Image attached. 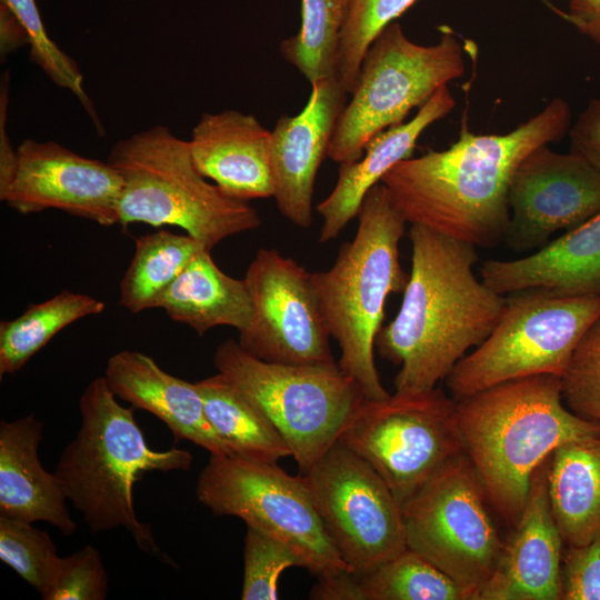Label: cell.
Listing matches in <instances>:
<instances>
[{
	"label": "cell",
	"instance_id": "obj_9",
	"mask_svg": "<svg viewBox=\"0 0 600 600\" xmlns=\"http://www.w3.org/2000/svg\"><path fill=\"white\" fill-rule=\"evenodd\" d=\"M600 317V296L559 297L539 289L509 293L499 321L446 378L454 400L538 374L562 377Z\"/></svg>",
	"mask_w": 600,
	"mask_h": 600
},
{
	"label": "cell",
	"instance_id": "obj_12",
	"mask_svg": "<svg viewBox=\"0 0 600 600\" xmlns=\"http://www.w3.org/2000/svg\"><path fill=\"white\" fill-rule=\"evenodd\" d=\"M456 404L437 387L379 400L363 398L338 440L374 468L402 506L464 452Z\"/></svg>",
	"mask_w": 600,
	"mask_h": 600
},
{
	"label": "cell",
	"instance_id": "obj_32",
	"mask_svg": "<svg viewBox=\"0 0 600 600\" xmlns=\"http://www.w3.org/2000/svg\"><path fill=\"white\" fill-rule=\"evenodd\" d=\"M19 19L29 36L30 59L39 66L58 87L69 90L82 104L96 130L103 134V127L93 102L83 88V74L77 62L62 51L48 36L36 0H0Z\"/></svg>",
	"mask_w": 600,
	"mask_h": 600
},
{
	"label": "cell",
	"instance_id": "obj_15",
	"mask_svg": "<svg viewBox=\"0 0 600 600\" xmlns=\"http://www.w3.org/2000/svg\"><path fill=\"white\" fill-rule=\"evenodd\" d=\"M504 242L514 252L537 251L559 230H571L600 211V172L574 152L548 144L518 166L509 188Z\"/></svg>",
	"mask_w": 600,
	"mask_h": 600
},
{
	"label": "cell",
	"instance_id": "obj_24",
	"mask_svg": "<svg viewBox=\"0 0 600 600\" xmlns=\"http://www.w3.org/2000/svg\"><path fill=\"white\" fill-rule=\"evenodd\" d=\"M157 308L200 337L220 326L243 331L250 326L253 311L244 279L226 274L206 248L161 296Z\"/></svg>",
	"mask_w": 600,
	"mask_h": 600
},
{
	"label": "cell",
	"instance_id": "obj_10",
	"mask_svg": "<svg viewBox=\"0 0 600 600\" xmlns=\"http://www.w3.org/2000/svg\"><path fill=\"white\" fill-rule=\"evenodd\" d=\"M483 486L464 452L448 461L402 506L407 547L478 600L504 544Z\"/></svg>",
	"mask_w": 600,
	"mask_h": 600
},
{
	"label": "cell",
	"instance_id": "obj_35",
	"mask_svg": "<svg viewBox=\"0 0 600 600\" xmlns=\"http://www.w3.org/2000/svg\"><path fill=\"white\" fill-rule=\"evenodd\" d=\"M291 567H301L297 554L283 543L247 527L243 546L242 600L278 599V580Z\"/></svg>",
	"mask_w": 600,
	"mask_h": 600
},
{
	"label": "cell",
	"instance_id": "obj_40",
	"mask_svg": "<svg viewBox=\"0 0 600 600\" xmlns=\"http://www.w3.org/2000/svg\"><path fill=\"white\" fill-rule=\"evenodd\" d=\"M562 19L600 46V0H569Z\"/></svg>",
	"mask_w": 600,
	"mask_h": 600
},
{
	"label": "cell",
	"instance_id": "obj_11",
	"mask_svg": "<svg viewBox=\"0 0 600 600\" xmlns=\"http://www.w3.org/2000/svg\"><path fill=\"white\" fill-rule=\"evenodd\" d=\"M198 500L218 517L247 527L291 549L302 568L326 576L351 570L339 556L300 476L277 463L211 454L196 486Z\"/></svg>",
	"mask_w": 600,
	"mask_h": 600
},
{
	"label": "cell",
	"instance_id": "obj_2",
	"mask_svg": "<svg viewBox=\"0 0 600 600\" xmlns=\"http://www.w3.org/2000/svg\"><path fill=\"white\" fill-rule=\"evenodd\" d=\"M411 271L400 309L379 331V354L400 366L396 392L428 391L491 333L506 304L474 274L473 244L411 224Z\"/></svg>",
	"mask_w": 600,
	"mask_h": 600
},
{
	"label": "cell",
	"instance_id": "obj_27",
	"mask_svg": "<svg viewBox=\"0 0 600 600\" xmlns=\"http://www.w3.org/2000/svg\"><path fill=\"white\" fill-rule=\"evenodd\" d=\"M204 248L188 233L163 229L137 237L133 257L119 284V304L131 313L157 308L161 296Z\"/></svg>",
	"mask_w": 600,
	"mask_h": 600
},
{
	"label": "cell",
	"instance_id": "obj_1",
	"mask_svg": "<svg viewBox=\"0 0 600 600\" xmlns=\"http://www.w3.org/2000/svg\"><path fill=\"white\" fill-rule=\"evenodd\" d=\"M571 119L569 102L558 97L504 134H474L463 127L448 149L398 162L381 183L407 222L492 248L508 232L518 166L536 148L560 141Z\"/></svg>",
	"mask_w": 600,
	"mask_h": 600
},
{
	"label": "cell",
	"instance_id": "obj_38",
	"mask_svg": "<svg viewBox=\"0 0 600 600\" xmlns=\"http://www.w3.org/2000/svg\"><path fill=\"white\" fill-rule=\"evenodd\" d=\"M570 151L600 172V98L592 99L569 130Z\"/></svg>",
	"mask_w": 600,
	"mask_h": 600
},
{
	"label": "cell",
	"instance_id": "obj_7",
	"mask_svg": "<svg viewBox=\"0 0 600 600\" xmlns=\"http://www.w3.org/2000/svg\"><path fill=\"white\" fill-rule=\"evenodd\" d=\"M464 73L463 47L448 26L436 44L411 41L399 22L372 41L360 66L352 98L333 131L328 158L341 164L359 160L378 133L401 124L434 92Z\"/></svg>",
	"mask_w": 600,
	"mask_h": 600
},
{
	"label": "cell",
	"instance_id": "obj_17",
	"mask_svg": "<svg viewBox=\"0 0 600 600\" xmlns=\"http://www.w3.org/2000/svg\"><path fill=\"white\" fill-rule=\"evenodd\" d=\"M347 94L337 76L319 79L311 83L301 112L280 117L271 131L273 198L280 213L299 228L312 223L316 177L328 157Z\"/></svg>",
	"mask_w": 600,
	"mask_h": 600
},
{
	"label": "cell",
	"instance_id": "obj_39",
	"mask_svg": "<svg viewBox=\"0 0 600 600\" xmlns=\"http://www.w3.org/2000/svg\"><path fill=\"white\" fill-rule=\"evenodd\" d=\"M309 596L314 600H362L360 574L342 570L320 576Z\"/></svg>",
	"mask_w": 600,
	"mask_h": 600
},
{
	"label": "cell",
	"instance_id": "obj_22",
	"mask_svg": "<svg viewBox=\"0 0 600 600\" xmlns=\"http://www.w3.org/2000/svg\"><path fill=\"white\" fill-rule=\"evenodd\" d=\"M43 422L34 413L0 422V516L33 523L46 521L63 536L77 523L70 516L63 488L38 456Z\"/></svg>",
	"mask_w": 600,
	"mask_h": 600
},
{
	"label": "cell",
	"instance_id": "obj_28",
	"mask_svg": "<svg viewBox=\"0 0 600 600\" xmlns=\"http://www.w3.org/2000/svg\"><path fill=\"white\" fill-rule=\"evenodd\" d=\"M106 303L94 297L62 290L52 298L30 303L12 320L0 322V378L14 374L69 324L100 314Z\"/></svg>",
	"mask_w": 600,
	"mask_h": 600
},
{
	"label": "cell",
	"instance_id": "obj_13",
	"mask_svg": "<svg viewBox=\"0 0 600 600\" xmlns=\"http://www.w3.org/2000/svg\"><path fill=\"white\" fill-rule=\"evenodd\" d=\"M341 559L367 573L407 548L401 504L361 456L337 440L301 474Z\"/></svg>",
	"mask_w": 600,
	"mask_h": 600
},
{
	"label": "cell",
	"instance_id": "obj_34",
	"mask_svg": "<svg viewBox=\"0 0 600 600\" xmlns=\"http://www.w3.org/2000/svg\"><path fill=\"white\" fill-rule=\"evenodd\" d=\"M561 394L573 413L600 424V317L577 344L561 377Z\"/></svg>",
	"mask_w": 600,
	"mask_h": 600
},
{
	"label": "cell",
	"instance_id": "obj_3",
	"mask_svg": "<svg viewBox=\"0 0 600 600\" xmlns=\"http://www.w3.org/2000/svg\"><path fill=\"white\" fill-rule=\"evenodd\" d=\"M463 450L493 510L514 524L534 470L561 444L600 433L563 402L561 378L538 374L456 400Z\"/></svg>",
	"mask_w": 600,
	"mask_h": 600
},
{
	"label": "cell",
	"instance_id": "obj_8",
	"mask_svg": "<svg viewBox=\"0 0 600 600\" xmlns=\"http://www.w3.org/2000/svg\"><path fill=\"white\" fill-rule=\"evenodd\" d=\"M213 366L271 420L288 444L301 474L338 440L364 398L337 364L293 366L267 362L227 339Z\"/></svg>",
	"mask_w": 600,
	"mask_h": 600
},
{
	"label": "cell",
	"instance_id": "obj_4",
	"mask_svg": "<svg viewBox=\"0 0 600 600\" xmlns=\"http://www.w3.org/2000/svg\"><path fill=\"white\" fill-rule=\"evenodd\" d=\"M117 399L104 377L86 387L79 399L80 428L61 452L54 473L92 534L123 527L139 549L172 566L150 526L138 519L132 491L147 472L189 471L193 457L179 448L151 449L134 408L122 407Z\"/></svg>",
	"mask_w": 600,
	"mask_h": 600
},
{
	"label": "cell",
	"instance_id": "obj_33",
	"mask_svg": "<svg viewBox=\"0 0 600 600\" xmlns=\"http://www.w3.org/2000/svg\"><path fill=\"white\" fill-rule=\"evenodd\" d=\"M60 558L51 537L30 522L0 516V559L43 596Z\"/></svg>",
	"mask_w": 600,
	"mask_h": 600
},
{
	"label": "cell",
	"instance_id": "obj_25",
	"mask_svg": "<svg viewBox=\"0 0 600 600\" xmlns=\"http://www.w3.org/2000/svg\"><path fill=\"white\" fill-rule=\"evenodd\" d=\"M551 510L566 546L600 536V433L558 447L548 458Z\"/></svg>",
	"mask_w": 600,
	"mask_h": 600
},
{
	"label": "cell",
	"instance_id": "obj_5",
	"mask_svg": "<svg viewBox=\"0 0 600 600\" xmlns=\"http://www.w3.org/2000/svg\"><path fill=\"white\" fill-rule=\"evenodd\" d=\"M352 241L341 246L334 263L311 272L317 299L340 349L338 366L367 399L390 393L374 362V343L391 293H403L409 276L400 262L406 219L383 183L369 190L358 213Z\"/></svg>",
	"mask_w": 600,
	"mask_h": 600
},
{
	"label": "cell",
	"instance_id": "obj_6",
	"mask_svg": "<svg viewBox=\"0 0 600 600\" xmlns=\"http://www.w3.org/2000/svg\"><path fill=\"white\" fill-rule=\"evenodd\" d=\"M107 161L122 177L119 224L176 226L212 250L222 240L261 226L257 210L208 182L189 141L164 126L118 140Z\"/></svg>",
	"mask_w": 600,
	"mask_h": 600
},
{
	"label": "cell",
	"instance_id": "obj_29",
	"mask_svg": "<svg viewBox=\"0 0 600 600\" xmlns=\"http://www.w3.org/2000/svg\"><path fill=\"white\" fill-rule=\"evenodd\" d=\"M349 0H301L299 31L280 42V53L310 82L338 77L340 34Z\"/></svg>",
	"mask_w": 600,
	"mask_h": 600
},
{
	"label": "cell",
	"instance_id": "obj_19",
	"mask_svg": "<svg viewBox=\"0 0 600 600\" xmlns=\"http://www.w3.org/2000/svg\"><path fill=\"white\" fill-rule=\"evenodd\" d=\"M189 148L198 171L227 194L249 201L273 197L271 131L249 113H203Z\"/></svg>",
	"mask_w": 600,
	"mask_h": 600
},
{
	"label": "cell",
	"instance_id": "obj_36",
	"mask_svg": "<svg viewBox=\"0 0 600 600\" xmlns=\"http://www.w3.org/2000/svg\"><path fill=\"white\" fill-rule=\"evenodd\" d=\"M109 579L101 554L91 544L61 557L43 600H103Z\"/></svg>",
	"mask_w": 600,
	"mask_h": 600
},
{
	"label": "cell",
	"instance_id": "obj_31",
	"mask_svg": "<svg viewBox=\"0 0 600 600\" xmlns=\"http://www.w3.org/2000/svg\"><path fill=\"white\" fill-rule=\"evenodd\" d=\"M416 1L349 0L338 52V78L347 93L353 91L363 57L374 38ZM541 1L560 14L561 11L550 0Z\"/></svg>",
	"mask_w": 600,
	"mask_h": 600
},
{
	"label": "cell",
	"instance_id": "obj_41",
	"mask_svg": "<svg viewBox=\"0 0 600 600\" xmlns=\"http://www.w3.org/2000/svg\"><path fill=\"white\" fill-rule=\"evenodd\" d=\"M29 44V36L16 14L0 2V51L6 57L13 50Z\"/></svg>",
	"mask_w": 600,
	"mask_h": 600
},
{
	"label": "cell",
	"instance_id": "obj_37",
	"mask_svg": "<svg viewBox=\"0 0 600 600\" xmlns=\"http://www.w3.org/2000/svg\"><path fill=\"white\" fill-rule=\"evenodd\" d=\"M561 600H600V536L563 550Z\"/></svg>",
	"mask_w": 600,
	"mask_h": 600
},
{
	"label": "cell",
	"instance_id": "obj_14",
	"mask_svg": "<svg viewBox=\"0 0 600 600\" xmlns=\"http://www.w3.org/2000/svg\"><path fill=\"white\" fill-rule=\"evenodd\" d=\"M244 281L252 301L250 326L239 344L267 362L293 366L337 364L330 333L311 272L276 249L258 250Z\"/></svg>",
	"mask_w": 600,
	"mask_h": 600
},
{
	"label": "cell",
	"instance_id": "obj_26",
	"mask_svg": "<svg viewBox=\"0 0 600 600\" xmlns=\"http://www.w3.org/2000/svg\"><path fill=\"white\" fill-rule=\"evenodd\" d=\"M196 384L210 424L234 456L269 463L291 457L288 444L266 413L221 373Z\"/></svg>",
	"mask_w": 600,
	"mask_h": 600
},
{
	"label": "cell",
	"instance_id": "obj_20",
	"mask_svg": "<svg viewBox=\"0 0 600 600\" xmlns=\"http://www.w3.org/2000/svg\"><path fill=\"white\" fill-rule=\"evenodd\" d=\"M104 378L117 398L161 420L177 439L216 456H234L210 424L196 382L173 377L148 354L122 350L112 354Z\"/></svg>",
	"mask_w": 600,
	"mask_h": 600
},
{
	"label": "cell",
	"instance_id": "obj_23",
	"mask_svg": "<svg viewBox=\"0 0 600 600\" xmlns=\"http://www.w3.org/2000/svg\"><path fill=\"white\" fill-rule=\"evenodd\" d=\"M456 106L448 86L439 88L408 122L391 127L371 139L363 156L341 163L337 183L317 211L322 218L319 241L336 239L360 211L364 197L398 162L412 157L420 134Z\"/></svg>",
	"mask_w": 600,
	"mask_h": 600
},
{
	"label": "cell",
	"instance_id": "obj_21",
	"mask_svg": "<svg viewBox=\"0 0 600 600\" xmlns=\"http://www.w3.org/2000/svg\"><path fill=\"white\" fill-rule=\"evenodd\" d=\"M480 277L500 294L539 289L559 297L600 296V211L529 256L484 261Z\"/></svg>",
	"mask_w": 600,
	"mask_h": 600
},
{
	"label": "cell",
	"instance_id": "obj_16",
	"mask_svg": "<svg viewBox=\"0 0 600 600\" xmlns=\"http://www.w3.org/2000/svg\"><path fill=\"white\" fill-rule=\"evenodd\" d=\"M0 200L19 213L62 210L102 227L119 223L123 180L108 161L83 157L56 141L24 139Z\"/></svg>",
	"mask_w": 600,
	"mask_h": 600
},
{
	"label": "cell",
	"instance_id": "obj_30",
	"mask_svg": "<svg viewBox=\"0 0 600 600\" xmlns=\"http://www.w3.org/2000/svg\"><path fill=\"white\" fill-rule=\"evenodd\" d=\"M360 584L362 600H467L450 577L408 547L360 574Z\"/></svg>",
	"mask_w": 600,
	"mask_h": 600
},
{
	"label": "cell",
	"instance_id": "obj_18",
	"mask_svg": "<svg viewBox=\"0 0 600 600\" xmlns=\"http://www.w3.org/2000/svg\"><path fill=\"white\" fill-rule=\"evenodd\" d=\"M547 463L534 470L524 508L478 600H561L564 543L551 510Z\"/></svg>",
	"mask_w": 600,
	"mask_h": 600
}]
</instances>
